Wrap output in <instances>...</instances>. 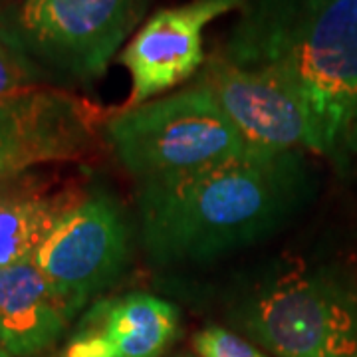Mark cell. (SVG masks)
I'll use <instances>...</instances> for the list:
<instances>
[{"instance_id": "obj_5", "label": "cell", "mask_w": 357, "mask_h": 357, "mask_svg": "<svg viewBox=\"0 0 357 357\" xmlns=\"http://www.w3.org/2000/svg\"><path fill=\"white\" fill-rule=\"evenodd\" d=\"M147 0H20L10 26L28 56L77 79L105 74Z\"/></svg>"}, {"instance_id": "obj_8", "label": "cell", "mask_w": 357, "mask_h": 357, "mask_svg": "<svg viewBox=\"0 0 357 357\" xmlns=\"http://www.w3.org/2000/svg\"><path fill=\"white\" fill-rule=\"evenodd\" d=\"M213 91L230 123L258 155L312 151L310 117L298 96L278 77L211 56L197 77Z\"/></svg>"}, {"instance_id": "obj_10", "label": "cell", "mask_w": 357, "mask_h": 357, "mask_svg": "<svg viewBox=\"0 0 357 357\" xmlns=\"http://www.w3.org/2000/svg\"><path fill=\"white\" fill-rule=\"evenodd\" d=\"M178 335V310L159 296L98 300L79 319L64 357H159Z\"/></svg>"}, {"instance_id": "obj_16", "label": "cell", "mask_w": 357, "mask_h": 357, "mask_svg": "<svg viewBox=\"0 0 357 357\" xmlns=\"http://www.w3.org/2000/svg\"><path fill=\"white\" fill-rule=\"evenodd\" d=\"M0 46H14V48L22 50L20 42L16 38V34H14L13 26H10V20L2 18V16H0Z\"/></svg>"}, {"instance_id": "obj_7", "label": "cell", "mask_w": 357, "mask_h": 357, "mask_svg": "<svg viewBox=\"0 0 357 357\" xmlns=\"http://www.w3.org/2000/svg\"><path fill=\"white\" fill-rule=\"evenodd\" d=\"M246 4L248 0H191L151 14L119 54V64L131 77L123 109L151 102L203 70L204 28Z\"/></svg>"}, {"instance_id": "obj_6", "label": "cell", "mask_w": 357, "mask_h": 357, "mask_svg": "<svg viewBox=\"0 0 357 357\" xmlns=\"http://www.w3.org/2000/svg\"><path fill=\"white\" fill-rule=\"evenodd\" d=\"M131 230L109 192H86L56 225L34 256V264L74 318L91 298L123 274Z\"/></svg>"}, {"instance_id": "obj_3", "label": "cell", "mask_w": 357, "mask_h": 357, "mask_svg": "<svg viewBox=\"0 0 357 357\" xmlns=\"http://www.w3.org/2000/svg\"><path fill=\"white\" fill-rule=\"evenodd\" d=\"M229 318L276 357H357V294L326 268L274 266L241 290Z\"/></svg>"}, {"instance_id": "obj_13", "label": "cell", "mask_w": 357, "mask_h": 357, "mask_svg": "<svg viewBox=\"0 0 357 357\" xmlns=\"http://www.w3.org/2000/svg\"><path fill=\"white\" fill-rule=\"evenodd\" d=\"M192 347L199 357H268L246 337L220 326H206L195 333Z\"/></svg>"}, {"instance_id": "obj_4", "label": "cell", "mask_w": 357, "mask_h": 357, "mask_svg": "<svg viewBox=\"0 0 357 357\" xmlns=\"http://www.w3.org/2000/svg\"><path fill=\"white\" fill-rule=\"evenodd\" d=\"M105 139L121 167L139 183L258 155L199 79L112 115Z\"/></svg>"}, {"instance_id": "obj_1", "label": "cell", "mask_w": 357, "mask_h": 357, "mask_svg": "<svg viewBox=\"0 0 357 357\" xmlns=\"http://www.w3.org/2000/svg\"><path fill=\"white\" fill-rule=\"evenodd\" d=\"M307 195L302 151L143 181L135 195L141 246L159 266L206 264L280 230Z\"/></svg>"}, {"instance_id": "obj_14", "label": "cell", "mask_w": 357, "mask_h": 357, "mask_svg": "<svg viewBox=\"0 0 357 357\" xmlns=\"http://www.w3.org/2000/svg\"><path fill=\"white\" fill-rule=\"evenodd\" d=\"M36 82V66L20 48L0 46V100L32 88Z\"/></svg>"}, {"instance_id": "obj_17", "label": "cell", "mask_w": 357, "mask_h": 357, "mask_svg": "<svg viewBox=\"0 0 357 357\" xmlns=\"http://www.w3.org/2000/svg\"><path fill=\"white\" fill-rule=\"evenodd\" d=\"M0 357H13L8 351H6V347L2 345V342H0Z\"/></svg>"}, {"instance_id": "obj_12", "label": "cell", "mask_w": 357, "mask_h": 357, "mask_svg": "<svg viewBox=\"0 0 357 357\" xmlns=\"http://www.w3.org/2000/svg\"><path fill=\"white\" fill-rule=\"evenodd\" d=\"M86 192H46L36 185L0 189V268L34 260L56 225Z\"/></svg>"}, {"instance_id": "obj_11", "label": "cell", "mask_w": 357, "mask_h": 357, "mask_svg": "<svg viewBox=\"0 0 357 357\" xmlns=\"http://www.w3.org/2000/svg\"><path fill=\"white\" fill-rule=\"evenodd\" d=\"M72 316L34 260L0 268V342L13 357H32L62 335Z\"/></svg>"}, {"instance_id": "obj_9", "label": "cell", "mask_w": 357, "mask_h": 357, "mask_svg": "<svg viewBox=\"0 0 357 357\" xmlns=\"http://www.w3.org/2000/svg\"><path fill=\"white\" fill-rule=\"evenodd\" d=\"M96 123V107L56 89L28 88L0 100V183L34 163L77 157Z\"/></svg>"}, {"instance_id": "obj_18", "label": "cell", "mask_w": 357, "mask_h": 357, "mask_svg": "<svg viewBox=\"0 0 357 357\" xmlns=\"http://www.w3.org/2000/svg\"><path fill=\"white\" fill-rule=\"evenodd\" d=\"M183 357H191V356H183Z\"/></svg>"}, {"instance_id": "obj_2", "label": "cell", "mask_w": 357, "mask_h": 357, "mask_svg": "<svg viewBox=\"0 0 357 357\" xmlns=\"http://www.w3.org/2000/svg\"><path fill=\"white\" fill-rule=\"evenodd\" d=\"M217 54L292 89L316 153L335 157L357 107V0H248Z\"/></svg>"}, {"instance_id": "obj_15", "label": "cell", "mask_w": 357, "mask_h": 357, "mask_svg": "<svg viewBox=\"0 0 357 357\" xmlns=\"http://www.w3.org/2000/svg\"><path fill=\"white\" fill-rule=\"evenodd\" d=\"M349 157H357V107L354 115H351V121L345 129L344 137L340 141V147H337V153L335 159L337 161H345Z\"/></svg>"}, {"instance_id": "obj_19", "label": "cell", "mask_w": 357, "mask_h": 357, "mask_svg": "<svg viewBox=\"0 0 357 357\" xmlns=\"http://www.w3.org/2000/svg\"><path fill=\"white\" fill-rule=\"evenodd\" d=\"M0 185H2V183H0Z\"/></svg>"}]
</instances>
